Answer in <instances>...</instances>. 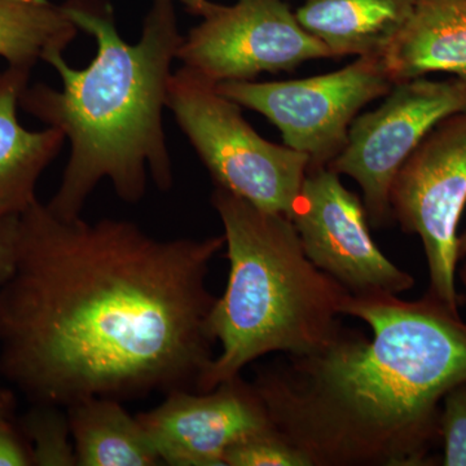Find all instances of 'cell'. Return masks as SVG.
Listing matches in <instances>:
<instances>
[{"label":"cell","instance_id":"6da1fadb","mask_svg":"<svg viewBox=\"0 0 466 466\" xmlns=\"http://www.w3.org/2000/svg\"><path fill=\"white\" fill-rule=\"evenodd\" d=\"M225 236L157 238L115 218L20 216L0 285V375L32 403L202 391L216 355L210 265Z\"/></svg>","mask_w":466,"mask_h":466},{"label":"cell","instance_id":"7a4b0ae2","mask_svg":"<svg viewBox=\"0 0 466 466\" xmlns=\"http://www.w3.org/2000/svg\"><path fill=\"white\" fill-rule=\"evenodd\" d=\"M323 349L259 367L254 389L285 441L311 466H429L444 395L466 381V323L431 294L350 296Z\"/></svg>","mask_w":466,"mask_h":466},{"label":"cell","instance_id":"3957f363","mask_svg":"<svg viewBox=\"0 0 466 466\" xmlns=\"http://www.w3.org/2000/svg\"><path fill=\"white\" fill-rule=\"evenodd\" d=\"M67 16L96 42L84 69L64 54L46 60L60 76V90L27 85L20 106L58 128L70 143L69 158L48 208L55 216L82 217L96 187L109 180L127 204L143 200L148 177L162 192L174 184L164 126L168 82L183 41L175 0H153L137 43L122 38L109 0H66Z\"/></svg>","mask_w":466,"mask_h":466},{"label":"cell","instance_id":"277c9868","mask_svg":"<svg viewBox=\"0 0 466 466\" xmlns=\"http://www.w3.org/2000/svg\"><path fill=\"white\" fill-rule=\"evenodd\" d=\"M211 205L225 229L229 274L211 312L220 352L201 392L271 352L308 355L323 349L342 329L343 306L351 296L306 256L289 217L219 187Z\"/></svg>","mask_w":466,"mask_h":466},{"label":"cell","instance_id":"5b68a950","mask_svg":"<svg viewBox=\"0 0 466 466\" xmlns=\"http://www.w3.org/2000/svg\"><path fill=\"white\" fill-rule=\"evenodd\" d=\"M167 109L216 187L290 218L309 171L308 156L260 137L238 104L183 66L168 82Z\"/></svg>","mask_w":466,"mask_h":466},{"label":"cell","instance_id":"8992f818","mask_svg":"<svg viewBox=\"0 0 466 466\" xmlns=\"http://www.w3.org/2000/svg\"><path fill=\"white\" fill-rule=\"evenodd\" d=\"M392 86L381 58L358 57L336 70L294 81H232L217 91L244 108L265 116L284 144L308 156L309 168L328 167L348 142L350 126L370 101Z\"/></svg>","mask_w":466,"mask_h":466},{"label":"cell","instance_id":"52a82bcc","mask_svg":"<svg viewBox=\"0 0 466 466\" xmlns=\"http://www.w3.org/2000/svg\"><path fill=\"white\" fill-rule=\"evenodd\" d=\"M466 205V109L440 122L398 171L392 219L421 238L431 276L428 294L459 314V223Z\"/></svg>","mask_w":466,"mask_h":466},{"label":"cell","instance_id":"ba28073f","mask_svg":"<svg viewBox=\"0 0 466 466\" xmlns=\"http://www.w3.org/2000/svg\"><path fill=\"white\" fill-rule=\"evenodd\" d=\"M386 96L379 108L354 119L346 146L328 167L359 184L377 228L392 220L391 184L404 162L435 126L466 109V82L420 76L398 82Z\"/></svg>","mask_w":466,"mask_h":466},{"label":"cell","instance_id":"9c48e42d","mask_svg":"<svg viewBox=\"0 0 466 466\" xmlns=\"http://www.w3.org/2000/svg\"><path fill=\"white\" fill-rule=\"evenodd\" d=\"M330 57L285 0H235L218 5L183 36L177 60L214 85L253 81L260 73L290 72Z\"/></svg>","mask_w":466,"mask_h":466},{"label":"cell","instance_id":"30bf717a","mask_svg":"<svg viewBox=\"0 0 466 466\" xmlns=\"http://www.w3.org/2000/svg\"><path fill=\"white\" fill-rule=\"evenodd\" d=\"M290 219L306 256L351 296H398L415 285L377 247L363 202L332 168H309Z\"/></svg>","mask_w":466,"mask_h":466},{"label":"cell","instance_id":"8fae6325","mask_svg":"<svg viewBox=\"0 0 466 466\" xmlns=\"http://www.w3.org/2000/svg\"><path fill=\"white\" fill-rule=\"evenodd\" d=\"M137 416L162 464L170 466H226L229 447L274 428L253 383L241 375L210 391L170 392Z\"/></svg>","mask_w":466,"mask_h":466},{"label":"cell","instance_id":"7c38bea8","mask_svg":"<svg viewBox=\"0 0 466 466\" xmlns=\"http://www.w3.org/2000/svg\"><path fill=\"white\" fill-rule=\"evenodd\" d=\"M30 73L12 66L0 73V218L20 217L38 201L39 177L66 142L58 128L30 131L18 121Z\"/></svg>","mask_w":466,"mask_h":466},{"label":"cell","instance_id":"4fadbf2b","mask_svg":"<svg viewBox=\"0 0 466 466\" xmlns=\"http://www.w3.org/2000/svg\"><path fill=\"white\" fill-rule=\"evenodd\" d=\"M381 61L394 85L431 73L466 82V0H413Z\"/></svg>","mask_w":466,"mask_h":466},{"label":"cell","instance_id":"5bb4252c","mask_svg":"<svg viewBox=\"0 0 466 466\" xmlns=\"http://www.w3.org/2000/svg\"><path fill=\"white\" fill-rule=\"evenodd\" d=\"M413 0H306L297 20L330 57H380L412 14Z\"/></svg>","mask_w":466,"mask_h":466},{"label":"cell","instance_id":"9a60e30c","mask_svg":"<svg viewBox=\"0 0 466 466\" xmlns=\"http://www.w3.org/2000/svg\"><path fill=\"white\" fill-rule=\"evenodd\" d=\"M76 466H157L162 464L137 416L124 401L90 398L66 407Z\"/></svg>","mask_w":466,"mask_h":466},{"label":"cell","instance_id":"2e32d148","mask_svg":"<svg viewBox=\"0 0 466 466\" xmlns=\"http://www.w3.org/2000/svg\"><path fill=\"white\" fill-rule=\"evenodd\" d=\"M79 29L63 3L0 0V57L8 66L32 70L75 42Z\"/></svg>","mask_w":466,"mask_h":466},{"label":"cell","instance_id":"e0dca14e","mask_svg":"<svg viewBox=\"0 0 466 466\" xmlns=\"http://www.w3.org/2000/svg\"><path fill=\"white\" fill-rule=\"evenodd\" d=\"M18 429L29 443L34 466H76L66 407L33 403Z\"/></svg>","mask_w":466,"mask_h":466},{"label":"cell","instance_id":"ac0fdd59","mask_svg":"<svg viewBox=\"0 0 466 466\" xmlns=\"http://www.w3.org/2000/svg\"><path fill=\"white\" fill-rule=\"evenodd\" d=\"M225 462L226 466H311L308 458L275 428L233 444L226 452Z\"/></svg>","mask_w":466,"mask_h":466},{"label":"cell","instance_id":"d6986e66","mask_svg":"<svg viewBox=\"0 0 466 466\" xmlns=\"http://www.w3.org/2000/svg\"><path fill=\"white\" fill-rule=\"evenodd\" d=\"M440 441L441 465L466 466V381L450 389L441 400Z\"/></svg>","mask_w":466,"mask_h":466},{"label":"cell","instance_id":"ffe728a7","mask_svg":"<svg viewBox=\"0 0 466 466\" xmlns=\"http://www.w3.org/2000/svg\"><path fill=\"white\" fill-rule=\"evenodd\" d=\"M0 466H33L29 443L14 417H0Z\"/></svg>","mask_w":466,"mask_h":466},{"label":"cell","instance_id":"44dd1931","mask_svg":"<svg viewBox=\"0 0 466 466\" xmlns=\"http://www.w3.org/2000/svg\"><path fill=\"white\" fill-rule=\"evenodd\" d=\"M20 217L0 218V285L15 268L17 257Z\"/></svg>","mask_w":466,"mask_h":466},{"label":"cell","instance_id":"7402d4cb","mask_svg":"<svg viewBox=\"0 0 466 466\" xmlns=\"http://www.w3.org/2000/svg\"><path fill=\"white\" fill-rule=\"evenodd\" d=\"M177 2L182 3L188 14L201 18L210 14L217 5V3L210 0H177Z\"/></svg>","mask_w":466,"mask_h":466},{"label":"cell","instance_id":"603a6c76","mask_svg":"<svg viewBox=\"0 0 466 466\" xmlns=\"http://www.w3.org/2000/svg\"><path fill=\"white\" fill-rule=\"evenodd\" d=\"M15 400L14 392L9 390H0V417H14Z\"/></svg>","mask_w":466,"mask_h":466},{"label":"cell","instance_id":"cb8c5ba5","mask_svg":"<svg viewBox=\"0 0 466 466\" xmlns=\"http://www.w3.org/2000/svg\"><path fill=\"white\" fill-rule=\"evenodd\" d=\"M466 256V231L459 236V257L464 258Z\"/></svg>","mask_w":466,"mask_h":466},{"label":"cell","instance_id":"d4e9b609","mask_svg":"<svg viewBox=\"0 0 466 466\" xmlns=\"http://www.w3.org/2000/svg\"><path fill=\"white\" fill-rule=\"evenodd\" d=\"M460 280H461L462 285H464L465 293L462 296H460V302H466V262L465 265L461 267L460 269Z\"/></svg>","mask_w":466,"mask_h":466}]
</instances>
